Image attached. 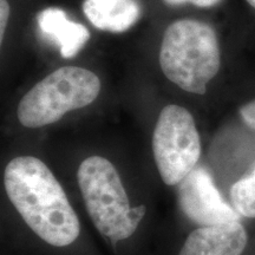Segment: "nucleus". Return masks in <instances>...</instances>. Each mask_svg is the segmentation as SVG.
Returning <instances> with one entry per match:
<instances>
[{
  "label": "nucleus",
  "mask_w": 255,
  "mask_h": 255,
  "mask_svg": "<svg viewBox=\"0 0 255 255\" xmlns=\"http://www.w3.org/2000/svg\"><path fill=\"white\" fill-rule=\"evenodd\" d=\"M4 184L9 201L26 225L55 247L71 245L81 223L68 196L47 165L33 156H19L6 165Z\"/></svg>",
  "instance_id": "1"
},
{
  "label": "nucleus",
  "mask_w": 255,
  "mask_h": 255,
  "mask_svg": "<svg viewBox=\"0 0 255 255\" xmlns=\"http://www.w3.org/2000/svg\"><path fill=\"white\" fill-rule=\"evenodd\" d=\"M159 65L169 81L191 94H206L221 57L215 31L202 21L183 19L169 25L159 51Z\"/></svg>",
  "instance_id": "2"
},
{
  "label": "nucleus",
  "mask_w": 255,
  "mask_h": 255,
  "mask_svg": "<svg viewBox=\"0 0 255 255\" xmlns=\"http://www.w3.org/2000/svg\"><path fill=\"white\" fill-rule=\"evenodd\" d=\"M78 184L95 227L116 245L135 233L145 206L131 208L116 168L101 156L85 158L78 169Z\"/></svg>",
  "instance_id": "3"
},
{
  "label": "nucleus",
  "mask_w": 255,
  "mask_h": 255,
  "mask_svg": "<svg viewBox=\"0 0 255 255\" xmlns=\"http://www.w3.org/2000/svg\"><path fill=\"white\" fill-rule=\"evenodd\" d=\"M101 91L94 72L78 66H64L37 83L18 105L21 126L40 128L56 123L69 111L91 104Z\"/></svg>",
  "instance_id": "4"
},
{
  "label": "nucleus",
  "mask_w": 255,
  "mask_h": 255,
  "mask_svg": "<svg viewBox=\"0 0 255 255\" xmlns=\"http://www.w3.org/2000/svg\"><path fill=\"white\" fill-rule=\"evenodd\" d=\"M152 151L159 175L168 186H177L196 168L201 141L189 111L175 104L162 109L152 136Z\"/></svg>",
  "instance_id": "5"
},
{
  "label": "nucleus",
  "mask_w": 255,
  "mask_h": 255,
  "mask_svg": "<svg viewBox=\"0 0 255 255\" xmlns=\"http://www.w3.org/2000/svg\"><path fill=\"white\" fill-rule=\"evenodd\" d=\"M176 187L181 210L200 227L240 222L241 215L225 202L210 174L203 167L194 169Z\"/></svg>",
  "instance_id": "6"
},
{
  "label": "nucleus",
  "mask_w": 255,
  "mask_h": 255,
  "mask_svg": "<svg viewBox=\"0 0 255 255\" xmlns=\"http://www.w3.org/2000/svg\"><path fill=\"white\" fill-rule=\"evenodd\" d=\"M247 240L240 222L200 227L190 233L178 255H241Z\"/></svg>",
  "instance_id": "7"
},
{
  "label": "nucleus",
  "mask_w": 255,
  "mask_h": 255,
  "mask_svg": "<svg viewBox=\"0 0 255 255\" xmlns=\"http://www.w3.org/2000/svg\"><path fill=\"white\" fill-rule=\"evenodd\" d=\"M44 36L49 37L59 47L64 58H73L90 39V32L84 25L69 20L62 8L49 7L37 18Z\"/></svg>",
  "instance_id": "8"
},
{
  "label": "nucleus",
  "mask_w": 255,
  "mask_h": 255,
  "mask_svg": "<svg viewBox=\"0 0 255 255\" xmlns=\"http://www.w3.org/2000/svg\"><path fill=\"white\" fill-rule=\"evenodd\" d=\"M83 12L98 30L120 33L137 23L141 6L137 0H84Z\"/></svg>",
  "instance_id": "9"
},
{
  "label": "nucleus",
  "mask_w": 255,
  "mask_h": 255,
  "mask_svg": "<svg viewBox=\"0 0 255 255\" xmlns=\"http://www.w3.org/2000/svg\"><path fill=\"white\" fill-rule=\"evenodd\" d=\"M231 199L239 214L255 219V165L252 174L233 184Z\"/></svg>",
  "instance_id": "10"
},
{
  "label": "nucleus",
  "mask_w": 255,
  "mask_h": 255,
  "mask_svg": "<svg viewBox=\"0 0 255 255\" xmlns=\"http://www.w3.org/2000/svg\"><path fill=\"white\" fill-rule=\"evenodd\" d=\"M165 4L170 6L182 5V4H193L197 7H212L218 5L221 0H163Z\"/></svg>",
  "instance_id": "11"
},
{
  "label": "nucleus",
  "mask_w": 255,
  "mask_h": 255,
  "mask_svg": "<svg viewBox=\"0 0 255 255\" xmlns=\"http://www.w3.org/2000/svg\"><path fill=\"white\" fill-rule=\"evenodd\" d=\"M240 115L242 120L251 128L255 129V100L248 102L244 107L240 108Z\"/></svg>",
  "instance_id": "12"
},
{
  "label": "nucleus",
  "mask_w": 255,
  "mask_h": 255,
  "mask_svg": "<svg viewBox=\"0 0 255 255\" xmlns=\"http://www.w3.org/2000/svg\"><path fill=\"white\" fill-rule=\"evenodd\" d=\"M9 17V5L7 0H0V40L4 39L6 25Z\"/></svg>",
  "instance_id": "13"
},
{
  "label": "nucleus",
  "mask_w": 255,
  "mask_h": 255,
  "mask_svg": "<svg viewBox=\"0 0 255 255\" xmlns=\"http://www.w3.org/2000/svg\"><path fill=\"white\" fill-rule=\"evenodd\" d=\"M247 1H248V4L252 5L255 8V0H247Z\"/></svg>",
  "instance_id": "14"
}]
</instances>
